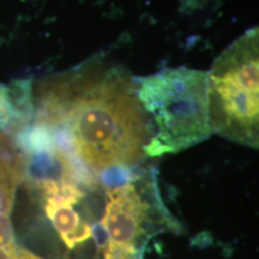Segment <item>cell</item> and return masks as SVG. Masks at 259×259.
<instances>
[{"label": "cell", "instance_id": "obj_4", "mask_svg": "<svg viewBox=\"0 0 259 259\" xmlns=\"http://www.w3.org/2000/svg\"><path fill=\"white\" fill-rule=\"evenodd\" d=\"M108 202L101 225L108 235L107 248L134 254L149 204L142 198L134 184L107 191Z\"/></svg>", "mask_w": 259, "mask_h": 259}, {"label": "cell", "instance_id": "obj_1", "mask_svg": "<svg viewBox=\"0 0 259 259\" xmlns=\"http://www.w3.org/2000/svg\"><path fill=\"white\" fill-rule=\"evenodd\" d=\"M32 120L47 126L61 149L97 173L144 160L153 136L135 79L95 60L45 83Z\"/></svg>", "mask_w": 259, "mask_h": 259}, {"label": "cell", "instance_id": "obj_2", "mask_svg": "<svg viewBox=\"0 0 259 259\" xmlns=\"http://www.w3.org/2000/svg\"><path fill=\"white\" fill-rule=\"evenodd\" d=\"M134 79L153 128L147 156L178 153L211 136L208 72L178 67Z\"/></svg>", "mask_w": 259, "mask_h": 259}, {"label": "cell", "instance_id": "obj_5", "mask_svg": "<svg viewBox=\"0 0 259 259\" xmlns=\"http://www.w3.org/2000/svg\"><path fill=\"white\" fill-rule=\"evenodd\" d=\"M45 198V209L48 219L67 247L74 248L93 235L92 227L80 220L78 212L73 209V204L54 196Z\"/></svg>", "mask_w": 259, "mask_h": 259}, {"label": "cell", "instance_id": "obj_8", "mask_svg": "<svg viewBox=\"0 0 259 259\" xmlns=\"http://www.w3.org/2000/svg\"><path fill=\"white\" fill-rule=\"evenodd\" d=\"M0 259H38L25 251H18L17 248L0 247Z\"/></svg>", "mask_w": 259, "mask_h": 259}, {"label": "cell", "instance_id": "obj_7", "mask_svg": "<svg viewBox=\"0 0 259 259\" xmlns=\"http://www.w3.org/2000/svg\"><path fill=\"white\" fill-rule=\"evenodd\" d=\"M0 247L15 248L14 232L8 213H0Z\"/></svg>", "mask_w": 259, "mask_h": 259}, {"label": "cell", "instance_id": "obj_3", "mask_svg": "<svg viewBox=\"0 0 259 259\" xmlns=\"http://www.w3.org/2000/svg\"><path fill=\"white\" fill-rule=\"evenodd\" d=\"M259 31L250 29L218 57L208 72V108L212 132L258 148Z\"/></svg>", "mask_w": 259, "mask_h": 259}, {"label": "cell", "instance_id": "obj_6", "mask_svg": "<svg viewBox=\"0 0 259 259\" xmlns=\"http://www.w3.org/2000/svg\"><path fill=\"white\" fill-rule=\"evenodd\" d=\"M15 118V108L9 88L0 85V128H6Z\"/></svg>", "mask_w": 259, "mask_h": 259}]
</instances>
